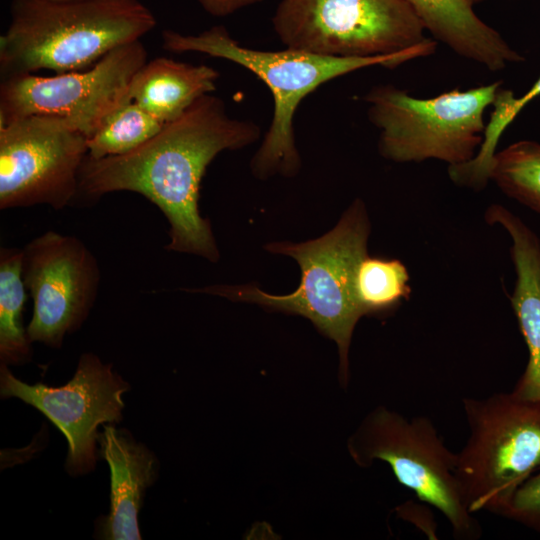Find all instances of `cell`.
Segmentation results:
<instances>
[{"instance_id":"cell-14","label":"cell","mask_w":540,"mask_h":540,"mask_svg":"<svg viewBox=\"0 0 540 540\" xmlns=\"http://www.w3.org/2000/svg\"><path fill=\"white\" fill-rule=\"evenodd\" d=\"M99 453L109 465L111 492L109 514L102 521V538L141 539L138 513L146 489L156 476V458L124 430L104 426Z\"/></svg>"},{"instance_id":"cell-9","label":"cell","mask_w":540,"mask_h":540,"mask_svg":"<svg viewBox=\"0 0 540 540\" xmlns=\"http://www.w3.org/2000/svg\"><path fill=\"white\" fill-rule=\"evenodd\" d=\"M87 155V137L64 117L36 114L0 125V209L68 206Z\"/></svg>"},{"instance_id":"cell-4","label":"cell","mask_w":540,"mask_h":540,"mask_svg":"<svg viewBox=\"0 0 540 540\" xmlns=\"http://www.w3.org/2000/svg\"><path fill=\"white\" fill-rule=\"evenodd\" d=\"M370 223L359 199L345 211L337 225L320 238L303 243L276 242L266 246L274 254L294 258L301 269L297 289L286 295L268 294L256 286H209L190 292L219 295L234 301L259 304L269 310L298 314L309 319L339 351L343 385L349 376L348 353L354 328L363 316L353 294V276L366 256Z\"/></svg>"},{"instance_id":"cell-10","label":"cell","mask_w":540,"mask_h":540,"mask_svg":"<svg viewBox=\"0 0 540 540\" xmlns=\"http://www.w3.org/2000/svg\"><path fill=\"white\" fill-rule=\"evenodd\" d=\"M140 40L110 51L92 67L41 77L4 78L0 85V125L29 115L68 119L87 138L116 108L128 101L131 82L147 62Z\"/></svg>"},{"instance_id":"cell-17","label":"cell","mask_w":540,"mask_h":540,"mask_svg":"<svg viewBox=\"0 0 540 540\" xmlns=\"http://www.w3.org/2000/svg\"><path fill=\"white\" fill-rule=\"evenodd\" d=\"M26 288L22 279V249H0V357L2 363L29 360L31 341L23 326Z\"/></svg>"},{"instance_id":"cell-16","label":"cell","mask_w":540,"mask_h":540,"mask_svg":"<svg viewBox=\"0 0 540 540\" xmlns=\"http://www.w3.org/2000/svg\"><path fill=\"white\" fill-rule=\"evenodd\" d=\"M218 77L210 66L158 57L147 61L135 74L128 98L166 124L179 118L196 100L211 94Z\"/></svg>"},{"instance_id":"cell-22","label":"cell","mask_w":540,"mask_h":540,"mask_svg":"<svg viewBox=\"0 0 540 540\" xmlns=\"http://www.w3.org/2000/svg\"><path fill=\"white\" fill-rule=\"evenodd\" d=\"M500 516L540 534V469L517 488Z\"/></svg>"},{"instance_id":"cell-15","label":"cell","mask_w":540,"mask_h":540,"mask_svg":"<svg viewBox=\"0 0 540 540\" xmlns=\"http://www.w3.org/2000/svg\"><path fill=\"white\" fill-rule=\"evenodd\" d=\"M431 38L487 70L497 72L525 60L484 22L469 0H406Z\"/></svg>"},{"instance_id":"cell-7","label":"cell","mask_w":540,"mask_h":540,"mask_svg":"<svg viewBox=\"0 0 540 540\" xmlns=\"http://www.w3.org/2000/svg\"><path fill=\"white\" fill-rule=\"evenodd\" d=\"M347 448L360 467L386 462L401 485L441 512L454 538L481 537V526L465 505L456 477L457 455L429 417L408 418L385 406L376 407L349 437Z\"/></svg>"},{"instance_id":"cell-5","label":"cell","mask_w":540,"mask_h":540,"mask_svg":"<svg viewBox=\"0 0 540 540\" xmlns=\"http://www.w3.org/2000/svg\"><path fill=\"white\" fill-rule=\"evenodd\" d=\"M501 81L418 98L391 84L364 96L369 121L379 130L382 157L398 162L440 160L449 166L472 160L483 141L484 114Z\"/></svg>"},{"instance_id":"cell-13","label":"cell","mask_w":540,"mask_h":540,"mask_svg":"<svg viewBox=\"0 0 540 540\" xmlns=\"http://www.w3.org/2000/svg\"><path fill=\"white\" fill-rule=\"evenodd\" d=\"M486 222L500 225L511 238V257L516 271L510 303L525 340L528 359L513 390L515 396L540 403V240L514 213L492 204Z\"/></svg>"},{"instance_id":"cell-2","label":"cell","mask_w":540,"mask_h":540,"mask_svg":"<svg viewBox=\"0 0 540 540\" xmlns=\"http://www.w3.org/2000/svg\"><path fill=\"white\" fill-rule=\"evenodd\" d=\"M163 48L175 53L198 52L236 63L256 75L271 91L273 117L261 146L254 155V175H294L300 167L295 144L294 116L301 101L326 82L367 67L395 68L405 62L433 54L437 42H425L402 52L378 57L346 58L325 56L287 48L264 51L241 45L223 26L199 34L173 30L162 32Z\"/></svg>"},{"instance_id":"cell-3","label":"cell","mask_w":540,"mask_h":540,"mask_svg":"<svg viewBox=\"0 0 540 540\" xmlns=\"http://www.w3.org/2000/svg\"><path fill=\"white\" fill-rule=\"evenodd\" d=\"M156 23L139 0H12L0 37L1 78L88 69Z\"/></svg>"},{"instance_id":"cell-8","label":"cell","mask_w":540,"mask_h":540,"mask_svg":"<svg viewBox=\"0 0 540 540\" xmlns=\"http://www.w3.org/2000/svg\"><path fill=\"white\" fill-rule=\"evenodd\" d=\"M272 24L287 48L333 57L387 56L429 38L406 0H282Z\"/></svg>"},{"instance_id":"cell-21","label":"cell","mask_w":540,"mask_h":540,"mask_svg":"<svg viewBox=\"0 0 540 540\" xmlns=\"http://www.w3.org/2000/svg\"><path fill=\"white\" fill-rule=\"evenodd\" d=\"M490 180L506 195L540 214V143L520 140L496 152Z\"/></svg>"},{"instance_id":"cell-23","label":"cell","mask_w":540,"mask_h":540,"mask_svg":"<svg viewBox=\"0 0 540 540\" xmlns=\"http://www.w3.org/2000/svg\"><path fill=\"white\" fill-rule=\"evenodd\" d=\"M203 8L214 16H226L262 0H199Z\"/></svg>"},{"instance_id":"cell-19","label":"cell","mask_w":540,"mask_h":540,"mask_svg":"<svg viewBox=\"0 0 540 540\" xmlns=\"http://www.w3.org/2000/svg\"><path fill=\"white\" fill-rule=\"evenodd\" d=\"M409 273L397 259L364 256L353 276L354 299L362 315H379L397 308L411 294Z\"/></svg>"},{"instance_id":"cell-1","label":"cell","mask_w":540,"mask_h":540,"mask_svg":"<svg viewBox=\"0 0 540 540\" xmlns=\"http://www.w3.org/2000/svg\"><path fill=\"white\" fill-rule=\"evenodd\" d=\"M259 137L255 123L230 117L222 99L207 94L135 150L100 159L87 156L79 193L90 198L116 191L143 195L169 222L167 250L216 262L214 235L199 211L202 178L220 152L241 149Z\"/></svg>"},{"instance_id":"cell-24","label":"cell","mask_w":540,"mask_h":540,"mask_svg":"<svg viewBox=\"0 0 540 540\" xmlns=\"http://www.w3.org/2000/svg\"><path fill=\"white\" fill-rule=\"evenodd\" d=\"M469 1L474 5V4L479 3V2H481L483 0H469Z\"/></svg>"},{"instance_id":"cell-6","label":"cell","mask_w":540,"mask_h":540,"mask_svg":"<svg viewBox=\"0 0 540 540\" xmlns=\"http://www.w3.org/2000/svg\"><path fill=\"white\" fill-rule=\"evenodd\" d=\"M468 437L456 477L468 510L501 515L517 488L540 469V403L512 392L464 397Z\"/></svg>"},{"instance_id":"cell-11","label":"cell","mask_w":540,"mask_h":540,"mask_svg":"<svg viewBox=\"0 0 540 540\" xmlns=\"http://www.w3.org/2000/svg\"><path fill=\"white\" fill-rule=\"evenodd\" d=\"M22 279L33 300L30 341L59 348L88 317L101 273L80 239L47 231L22 249Z\"/></svg>"},{"instance_id":"cell-20","label":"cell","mask_w":540,"mask_h":540,"mask_svg":"<svg viewBox=\"0 0 540 540\" xmlns=\"http://www.w3.org/2000/svg\"><path fill=\"white\" fill-rule=\"evenodd\" d=\"M164 125L128 100L111 112L87 138V156L100 159L127 154L154 137Z\"/></svg>"},{"instance_id":"cell-12","label":"cell","mask_w":540,"mask_h":540,"mask_svg":"<svg viewBox=\"0 0 540 540\" xmlns=\"http://www.w3.org/2000/svg\"><path fill=\"white\" fill-rule=\"evenodd\" d=\"M129 386L110 365L92 354L81 356L73 378L60 387L29 385L16 378L5 363L0 369L3 398L16 397L41 411L65 435L66 469L72 475L90 472L96 461L99 425L121 420L122 395Z\"/></svg>"},{"instance_id":"cell-18","label":"cell","mask_w":540,"mask_h":540,"mask_svg":"<svg viewBox=\"0 0 540 540\" xmlns=\"http://www.w3.org/2000/svg\"><path fill=\"white\" fill-rule=\"evenodd\" d=\"M540 95V75L530 88L519 97L510 89L500 88L492 105L493 110L486 124L482 144L476 156L463 164L449 166L448 174L453 183L475 191L484 189L490 173L499 140L522 109Z\"/></svg>"}]
</instances>
